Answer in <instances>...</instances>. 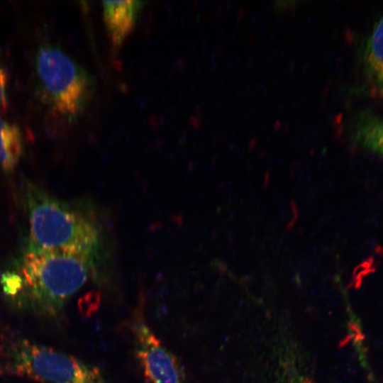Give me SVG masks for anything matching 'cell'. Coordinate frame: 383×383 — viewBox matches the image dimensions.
Returning a JSON list of instances; mask_svg holds the SVG:
<instances>
[{
  "mask_svg": "<svg viewBox=\"0 0 383 383\" xmlns=\"http://www.w3.org/2000/svg\"><path fill=\"white\" fill-rule=\"evenodd\" d=\"M29 222L28 245L82 255L101 263L103 237L99 223L38 186L26 192Z\"/></svg>",
  "mask_w": 383,
  "mask_h": 383,
  "instance_id": "1",
  "label": "cell"
},
{
  "mask_svg": "<svg viewBox=\"0 0 383 383\" xmlns=\"http://www.w3.org/2000/svg\"><path fill=\"white\" fill-rule=\"evenodd\" d=\"M98 267L82 255L28 245L15 272L21 287L18 296L35 309L56 316Z\"/></svg>",
  "mask_w": 383,
  "mask_h": 383,
  "instance_id": "2",
  "label": "cell"
},
{
  "mask_svg": "<svg viewBox=\"0 0 383 383\" xmlns=\"http://www.w3.org/2000/svg\"><path fill=\"white\" fill-rule=\"evenodd\" d=\"M35 70L42 102L57 116L73 119L90 101L95 80L84 67L60 48L40 46Z\"/></svg>",
  "mask_w": 383,
  "mask_h": 383,
  "instance_id": "3",
  "label": "cell"
},
{
  "mask_svg": "<svg viewBox=\"0 0 383 383\" xmlns=\"http://www.w3.org/2000/svg\"><path fill=\"white\" fill-rule=\"evenodd\" d=\"M2 366L9 374L42 383H107L98 367L23 339L6 347Z\"/></svg>",
  "mask_w": 383,
  "mask_h": 383,
  "instance_id": "4",
  "label": "cell"
},
{
  "mask_svg": "<svg viewBox=\"0 0 383 383\" xmlns=\"http://www.w3.org/2000/svg\"><path fill=\"white\" fill-rule=\"evenodd\" d=\"M134 353L146 383H185L177 357L167 349L145 322L133 327Z\"/></svg>",
  "mask_w": 383,
  "mask_h": 383,
  "instance_id": "5",
  "label": "cell"
},
{
  "mask_svg": "<svg viewBox=\"0 0 383 383\" xmlns=\"http://www.w3.org/2000/svg\"><path fill=\"white\" fill-rule=\"evenodd\" d=\"M102 4L110 39L114 47H119L133 30L143 7V1H104Z\"/></svg>",
  "mask_w": 383,
  "mask_h": 383,
  "instance_id": "6",
  "label": "cell"
},
{
  "mask_svg": "<svg viewBox=\"0 0 383 383\" xmlns=\"http://www.w3.org/2000/svg\"><path fill=\"white\" fill-rule=\"evenodd\" d=\"M365 71L370 91L383 96V15L374 24L365 50Z\"/></svg>",
  "mask_w": 383,
  "mask_h": 383,
  "instance_id": "7",
  "label": "cell"
},
{
  "mask_svg": "<svg viewBox=\"0 0 383 383\" xmlns=\"http://www.w3.org/2000/svg\"><path fill=\"white\" fill-rule=\"evenodd\" d=\"M23 149L19 127L0 117V171H13L18 164Z\"/></svg>",
  "mask_w": 383,
  "mask_h": 383,
  "instance_id": "8",
  "label": "cell"
},
{
  "mask_svg": "<svg viewBox=\"0 0 383 383\" xmlns=\"http://www.w3.org/2000/svg\"><path fill=\"white\" fill-rule=\"evenodd\" d=\"M352 136L360 146L383 157V118L362 116L355 123Z\"/></svg>",
  "mask_w": 383,
  "mask_h": 383,
  "instance_id": "9",
  "label": "cell"
},
{
  "mask_svg": "<svg viewBox=\"0 0 383 383\" xmlns=\"http://www.w3.org/2000/svg\"><path fill=\"white\" fill-rule=\"evenodd\" d=\"M279 359L277 383H313L293 354L290 356L289 351L284 352Z\"/></svg>",
  "mask_w": 383,
  "mask_h": 383,
  "instance_id": "10",
  "label": "cell"
},
{
  "mask_svg": "<svg viewBox=\"0 0 383 383\" xmlns=\"http://www.w3.org/2000/svg\"><path fill=\"white\" fill-rule=\"evenodd\" d=\"M8 72L4 65L0 62V113L4 112L8 108Z\"/></svg>",
  "mask_w": 383,
  "mask_h": 383,
  "instance_id": "11",
  "label": "cell"
},
{
  "mask_svg": "<svg viewBox=\"0 0 383 383\" xmlns=\"http://www.w3.org/2000/svg\"><path fill=\"white\" fill-rule=\"evenodd\" d=\"M295 2L292 1H278L275 2L274 10L277 12H283Z\"/></svg>",
  "mask_w": 383,
  "mask_h": 383,
  "instance_id": "12",
  "label": "cell"
}]
</instances>
